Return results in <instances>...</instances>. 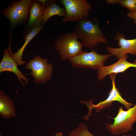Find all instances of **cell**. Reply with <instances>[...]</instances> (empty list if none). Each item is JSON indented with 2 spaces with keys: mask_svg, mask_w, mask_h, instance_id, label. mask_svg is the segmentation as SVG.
<instances>
[{
  "mask_svg": "<svg viewBox=\"0 0 136 136\" xmlns=\"http://www.w3.org/2000/svg\"><path fill=\"white\" fill-rule=\"evenodd\" d=\"M73 32L86 48H94L99 43L106 44L108 42L98 23L88 19L78 22Z\"/></svg>",
  "mask_w": 136,
  "mask_h": 136,
  "instance_id": "obj_1",
  "label": "cell"
},
{
  "mask_svg": "<svg viewBox=\"0 0 136 136\" xmlns=\"http://www.w3.org/2000/svg\"><path fill=\"white\" fill-rule=\"evenodd\" d=\"M117 74L112 73L109 75L112 83V87L109 92L107 98L105 100L99 102L98 104L94 105L93 103L95 99H90L87 101L81 100L80 103L85 104L89 109L88 113L82 118L85 120L87 121L89 117L93 114L92 112L93 109L95 110V112L97 113L101 110L106 108H108L112 104V102L116 101L123 104L128 110L133 106L135 104L127 102L122 97L119 89L116 87L115 80Z\"/></svg>",
  "mask_w": 136,
  "mask_h": 136,
  "instance_id": "obj_2",
  "label": "cell"
},
{
  "mask_svg": "<svg viewBox=\"0 0 136 136\" xmlns=\"http://www.w3.org/2000/svg\"><path fill=\"white\" fill-rule=\"evenodd\" d=\"M73 31L61 35L55 43V50L58 51L61 60H69L83 51V45Z\"/></svg>",
  "mask_w": 136,
  "mask_h": 136,
  "instance_id": "obj_3",
  "label": "cell"
},
{
  "mask_svg": "<svg viewBox=\"0 0 136 136\" xmlns=\"http://www.w3.org/2000/svg\"><path fill=\"white\" fill-rule=\"evenodd\" d=\"M111 118L114 120L112 124H104L105 128L112 134L119 135L129 132L136 122V104L126 111L124 110L123 107H120L117 116Z\"/></svg>",
  "mask_w": 136,
  "mask_h": 136,
  "instance_id": "obj_4",
  "label": "cell"
},
{
  "mask_svg": "<svg viewBox=\"0 0 136 136\" xmlns=\"http://www.w3.org/2000/svg\"><path fill=\"white\" fill-rule=\"evenodd\" d=\"M66 12L63 22H79L88 18L91 5L87 0H61Z\"/></svg>",
  "mask_w": 136,
  "mask_h": 136,
  "instance_id": "obj_5",
  "label": "cell"
},
{
  "mask_svg": "<svg viewBox=\"0 0 136 136\" xmlns=\"http://www.w3.org/2000/svg\"><path fill=\"white\" fill-rule=\"evenodd\" d=\"M112 55L111 54H99L94 50L89 52L84 51L70 59L69 61L73 67L98 70L104 66Z\"/></svg>",
  "mask_w": 136,
  "mask_h": 136,
  "instance_id": "obj_6",
  "label": "cell"
},
{
  "mask_svg": "<svg viewBox=\"0 0 136 136\" xmlns=\"http://www.w3.org/2000/svg\"><path fill=\"white\" fill-rule=\"evenodd\" d=\"M25 67L26 69L31 71L30 75L35 83L44 84L52 79L53 65L51 63H48L46 58L35 55L27 62Z\"/></svg>",
  "mask_w": 136,
  "mask_h": 136,
  "instance_id": "obj_7",
  "label": "cell"
},
{
  "mask_svg": "<svg viewBox=\"0 0 136 136\" xmlns=\"http://www.w3.org/2000/svg\"><path fill=\"white\" fill-rule=\"evenodd\" d=\"M32 1L21 0L13 1L3 10L2 14L10 20L12 25H15L28 19Z\"/></svg>",
  "mask_w": 136,
  "mask_h": 136,
  "instance_id": "obj_8",
  "label": "cell"
},
{
  "mask_svg": "<svg viewBox=\"0 0 136 136\" xmlns=\"http://www.w3.org/2000/svg\"><path fill=\"white\" fill-rule=\"evenodd\" d=\"M134 22L136 25V21H134ZM115 39L118 41V45L120 47L114 48L109 46L107 47L106 49L110 54L116 56L118 59L128 54L136 56V38L126 39L124 35L117 31Z\"/></svg>",
  "mask_w": 136,
  "mask_h": 136,
  "instance_id": "obj_9",
  "label": "cell"
},
{
  "mask_svg": "<svg viewBox=\"0 0 136 136\" xmlns=\"http://www.w3.org/2000/svg\"><path fill=\"white\" fill-rule=\"evenodd\" d=\"M128 56L127 54L124 55L115 63L110 65L103 66L99 68L97 71L98 80L101 81L106 76L111 74L123 73L131 67L136 68V64L127 60ZM135 73L136 74V71Z\"/></svg>",
  "mask_w": 136,
  "mask_h": 136,
  "instance_id": "obj_10",
  "label": "cell"
},
{
  "mask_svg": "<svg viewBox=\"0 0 136 136\" xmlns=\"http://www.w3.org/2000/svg\"><path fill=\"white\" fill-rule=\"evenodd\" d=\"M18 65L10 55L8 49H5L3 58L0 63V73L9 71L14 74L18 80L24 86L25 84L22 80L28 84V79L18 69Z\"/></svg>",
  "mask_w": 136,
  "mask_h": 136,
  "instance_id": "obj_11",
  "label": "cell"
},
{
  "mask_svg": "<svg viewBox=\"0 0 136 136\" xmlns=\"http://www.w3.org/2000/svg\"><path fill=\"white\" fill-rule=\"evenodd\" d=\"M33 1L31 5L29 21L25 34V37L34 27L42 25V21L43 12L45 10L39 1Z\"/></svg>",
  "mask_w": 136,
  "mask_h": 136,
  "instance_id": "obj_12",
  "label": "cell"
},
{
  "mask_svg": "<svg viewBox=\"0 0 136 136\" xmlns=\"http://www.w3.org/2000/svg\"><path fill=\"white\" fill-rule=\"evenodd\" d=\"M43 25L33 28L25 37V42L22 47L15 53H13L11 48L8 50L9 53L18 66L22 65L26 63L23 61L22 56L23 51L28 43L36 35L43 27Z\"/></svg>",
  "mask_w": 136,
  "mask_h": 136,
  "instance_id": "obj_13",
  "label": "cell"
},
{
  "mask_svg": "<svg viewBox=\"0 0 136 136\" xmlns=\"http://www.w3.org/2000/svg\"><path fill=\"white\" fill-rule=\"evenodd\" d=\"M15 108L13 101L3 91L0 90V115L6 119L15 117Z\"/></svg>",
  "mask_w": 136,
  "mask_h": 136,
  "instance_id": "obj_14",
  "label": "cell"
},
{
  "mask_svg": "<svg viewBox=\"0 0 136 136\" xmlns=\"http://www.w3.org/2000/svg\"><path fill=\"white\" fill-rule=\"evenodd\" d=\"M66 12L64 8L58 5L55 1L48 6L44 10L42 21V25L46 23L48 19L52 16L57 15L59 17L64 16Z\"/></svg>",
  "mask_w": 136,
  "mask_h": 136,
  "instance_id": "obj_15",
  "label": "cell"
},
{
  "mask_svg": "<svg viewBox=\"0 0 136 136\" xmlns=\"http://www.w3.org/2000/svg\"><path fill=\"white\" fill-rule=\"evenodd\" d=\"M106 2L108 4H118L127 8L129 11H132L136 10L134 0H107Z\"/></svg>",
  "mask_w": 136,
  "mask_h": 136,
  "instance_id": "obj_16",
  "label": "cell"
},
{
  "mask_svg": "<svg viewBox=\"0 0 136 136\" xmlns=\"http://www.w3.org/2000/svg\"><path fill=\"white\" fill-rule=\"evenodd\" d=\"M69 136H94L88 131L86 125L82 122L76 128L70 132Z\"/></svg>",
  "mask_w": 136,
  "mask_h": 136,
  "instance_id": "obj_17",
  "label": "cell"
},
{
  "mask_svg": "<svg viewBox=\"0 0 136 136\" xmlns=\"http://www.w3.org/2000/svg\"><path fill=\"white\" fill-rule=\"evenodd\" d=\"M127 16L129 18L136 21V10L132 11H129Z\"/></svg>",
  "mask_w": 136,
  "mask_h": 136,
  "instance_id": "obj_18",
  "label": "cell"
},
{
  "mask_svg": "<svg viewBox=\"0 0 136 136\" xmlns=\"http://www.w3.org/2000/svg\"><path fill=\"white\" fill-rule=\"evenodd\" d=\"M42 4V6L44 10L46 7L50 4L54 2L55 0H38Z\"/></svg>",
  "mask_w": 136,
  "mask_h": 136,
  "instance_id": "obj_19",
  "label": "cell"
},
{
  "mask_svg": "<svg viewBox=\"0 0 136 136\" xmlns=\"http://www.w3.org/2000/svg\"><path fill=\"white\" fill-rule=\"evenodd\" d=\"M54 136H62V133L60 132L56 133Z\"/></svg>",
  "mask_w": 136,
  "mask_h": 136,
  "instance_id": "obj_20",
  "label": "cell"
},
{
  "mask_svg": "<svg viewBox=\"0 0 136 136\" xmlns=\"http://www.w3.org/2000/svg\"><path fill=\"white\" fill-rule=\"evenodd\" d=\"M121 136H130L129 135H127L125 134H122Z\"/></svg>",
  "mask_w": 136,
  "mask_h": 136,
  "instance_id": "obj_21",
  "label": "cell"
},
{
  "mask_svg": "<svg viewBox=\"0 0 136 136\" xmlns=\"http://www.w3.org/2000/svg\"><path fill=\"white\" fill-rule=\"evenodd\" d=\"M133 63L136 64V59L134 60Z\"/></svg>",
  "mask_w": 136,
  "mask_h": 136,
  "instance_id": "obj_22",
  "label": "cell"
},
{
  "mask_svg": "<svg viewBox=\"0 0 136 136\" xmlns=\"http://www.w3.org/2000/svg\"><path fill=\"white\" fill-rule=\"evenodd\" d=\"M0 136H4L1 133H0Z\"/></svg>",
  "mask_w": 136,
  "mask_h": 136,
  "instance_id": "obj_23",
  "label": "cell"
},
{
  "mask_svg": "<svg viewBox=\"0 0 136 136\" xmlns=\"http://www.w3.org/2000/svg\"><path fill=\"white\" fill-rule=\"evenodd\" d=\"M134 1H135V5H136V0H134Z\"/></svg>",
  "mask_w": 136,
  "mask_h": 136,
  "instance_id": "obj_24",
  "label": "cell"
}]
</instances>
